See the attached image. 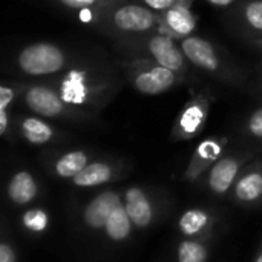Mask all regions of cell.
<instances>
[{
    "label": "cell",
    "mask_w": 262,
    "mask_h": 262,
    "mask_svg": "<svg viewBox=\"0 0 262 262\" xmlns=\"http://www.w3.org/2000/svg\"><path fill=\"white\" fill-rule=\"evenodd\" d=\"M123 203L135 227L147 229L154 223L155 218L154 204L141 187H129L123 195Z\"/></svg>",
    "instance_id": "14"
},
{
    "label": "cell",
    "mask_w": 262,
    "mask_h": 262,
    "mask_svg": "<svg viewBox=\"0 0 262 262\" xmlns=\"http://www.w3.org/2000/svg\"><path fill=\"white\" fill-rule=\"evenodd\" d=\"M227 146V138L221 137H213L203 140L196 149L192 154L190 163L184 172V180L186 181H196L212 169V166L223 158V152Z\"/></svg>",
    "instance_id": "10"
},
{
    "label": "cell",
    "mask_w": 262,
    "mask_h": 262,
    "mask_svg": "<svg viewBox=\"0 0 262 262\" xmlns=\"http://www.w3.org/2000/svg\"><path fill=\"white\" fill-rule=\"evenodd\" d=\"M178 227L186 238L204 239L213 229V216L203 209H189L180 216Z\"/></svg>",
    "instance_id": "17"
},
{
    "label": "cell",
    "mask_w": 262,
    "mask_h": 262,
    "mask_svg": "<svg viewBox=\"0 0 262 262\" xmlns=\"http://www.w3.org/2000/svg\"><path fill=\"white\" fill-rule=\"evenodd\" d=\"M58 2L74 9H103L121 3V0H58Z\"/></svg>",
    "instance_id": "25"
},
{
    "label": "cell",
    "mask_w": 262,
    "mask_h": 262,
    "mask_svg": "<svg viewBox=\"0 0 262 262\" xmlns=\"http://www.w3.org/2000/svg\"><path fill=\"white\" fill-rule=\"evenodd\" d=\"M183 77L177 72L147 58L135 60L129 64L130 84L144 95H158L175 88Z\"/></svg>",
    "instance_id": "3"
},
{
    "label": "cell",
    "mask_w": 262,
    "mask_h": 262,
    "mask_svg": "<svg viewBox=\"0 0 262 262\" xmlns=\"http://www.w3.org/2000/svg\"><path fill=\"white\" fill-rule=\"evenodd\" d=\"M18 95V91L9 84H2L0 86V135L5 137L8 134L9 127V107L15 101Z\"/></svg>",
    "instance_id": "22"
},
{
    "label": "cell",
    "mask_w": 262,
    "mask_h": 262,
    "mask_svg": "<svg viewBox=\"0 0 262 262\" xmlns=\"http://www.w3.org/2000/svg\"><path fill=\"white\" fill-rule=\"evenodd\" d=\"M247 132L256 138V140H262V107H258L247 121Z\"/></svg>",
    "instance_id": "26"
},
{
    "label": "cell",
    "mask_w": 262,
    "mask_h": 262,
    "mask_svg": "<svg viewBox=\"0 0 262 262\" xmlns=\"http://www.w3.org/2000/svg\"><path fill=\"white\" fill-rule=\"evenodd\" d=\"M91 157L84 150H71L60 155L54 163V173L60 178H75L88 164Z\"/></svg>",
    "instance_id": "19"
},
{
    "label": "cell",
    "mask_w": 262,
    "mask_h": 262,
    "mask_svg": "<svg viewBox=\"0 0 262 262\" xmlns=\"http://www.w3.org/2000/svg\"><path fill=\"white\" fill-rule=\"evenodd\" d=\"M123 203V196L115 190H104L95 195L83 209V223L91 230H103L112 212Z\"/></svg>",
    "instance_id": "12"
},
{
    "label": "cell",
    "mask_w": 262,
    "mask_h": 262,
    "mask_svg": "<svg viewBox=\"0 0 262 262\" xmlns=\"http://www.w3.org/2000/svg\"><path fill=\"white\" fill-rule=\"evenodd\" d=\"M250 154H244V155H227L223 157L221 160H218L212 169L207 172V178H206V184L209 187V190L215 195H226L227 192H230L239 177V173L243 172L244 164L247 163V160L250 158Z\"/></svg>",
    "instance_id": "9"
},
{
    "label": "cell",
    "mask_w": 262,
    "mask_h": 262,
    "mask_svg": "<svg viewBox=\"0 0 262 262\" xmlns=\"http://www.w3.org/2000/svg\"><path fill=\"white\" fill-rule=\"evenodd\" d=\"M21 224L31 233H43L49 227V215L43 209H31L23 213Z\"/></svg>",
    "instance_id": "23"
},
{
    "label": "cell",
    "mask_w": 262,
    "mask_h": 262,
    "mask_svg": "<svg viewBox=\"0 0 262 262\" xmlns=\"http://www.w3.org/2000/svg\"><path fill=\"white\" fill-rule=\"evenodd\" d=\"M26 107L43 118L77 117V114L64 103L54 84H31L21 94Z\"/></svg>",
    "instance_id": "6"
},
{
    "label": "cell",
    "mask_w": 262,
    "mask_h": 262,
    "mask_svg": "<svg viewBox=\"0 0 262 262\" xmlns=\"http://www.w3.org/2000/svg\"><path fill=\"white\" fill-rule=\"evenodd\" d=\"M134 227L135 226L132 224V221H130V218H129V215H127V212L124 209V203H121L112 212V215L109 216V220H107L103 232H104V235L111 241H114V243H123V241H126L130 236Z\"/></svg>",
    "instance_id": "20"
},
{
    "label": "cell",
    "mask_w": 262,
    "mask_h": 262,
    "mask_svg": "<svg viewBox=\"0 0 262 262\" xmlns=\"http://www.w3.org/2000/svg\"><path fill=\"white\" fill-rule=\"evenodd\" d=\"M64 103L77 114H86L103 107L114 95L112 75L98 66H75L54 84Z\"/></svg>",
    "instance_id": "1"
},
{
    "label": "cell",
    "mask_w": 262,
    "mask_h": 262,
    "mask_svg": "<svg viewBox=\"0 0 262 262\" xmlns=\"http://www.w3.org/2000/svg\"><path fill=\"white\" fill-rule=\"evenodd\" d=\"M180 46L187 61L198 69L220 77H224L227 74V64L224 63L218 49L209 40L198 35H189L180 40Z\"/></svg>",
    "instance_id": "7"
},
{
    "label": "cell",
    "mask_w": 262,
    "mask_h": 262,
    "mask_svg": "<svg viewBox=\"0 0 262 262\" xmlns=\"http://www.w3.org/2000/svg\"><path fill=\"white\" fill-rule=\"evenodd\" d=\"M18 130L20 135L31 144L41 146L46 143H51L55 138V130L54 127L41 120L40 117H25L18 123Z\"/></svg>",
    "instance_id": "18"
},
{
    "label": "cell",
    "mask_w": 262,
    "mask_h": 262,
    "mask_svg": "<svg viewBox=\"0 0 262 262\" xmlns=\"http://www.w3.org/2000/svg\"><path fill=\"white\" fill-rule=\"evenodd\" d=\"M209 3H212V5H215V6H230V5H233L236 0H207Z\"/></svg>",
    "instance_id": "29"
},
{
    "label": "cell",
    "mask_w": 262,
    "mask_h": 262,
    "mask_svg": "<svg viewBox=\"0 0 262 262\" xmlns=\"http://www.w3.org/2000/svg\"><path fill=\"white\" fill-rule=\"evenodd\" d=\"M190 2L192 0H183L160 14L161 32L177 40H183L189 35H193V31L196 28V17L190 9Z\"/></svg>",
    "instance_id": "11"
},
{
    "label": "cell",
    "mask_w": 262,
    "mask_h": 262,
    "mask_svg": "<svg viewBox=\"0 0 262 262\" xmlns=\"http://www.w3.org/2000/svg\"><path fill=\"white\" fill-rule=\"evenodd\" d=\"M209 112H210V100L203 94L193 97L183 107V111L172 129V137L175 140L195 138L206 126Z\"/></svg>",
    "instance_id": "8"
},
{
    "label": "cell",
    "mask_w": 262,
    "mask_h": 262,
    "mask_svg": "<svg viewBox=\"0 0 262 262\" xmlns=\"http://www.w3.org/2000/svg\"><path fill=\"white\" fill-rule=\"evenodd\" d=\"M15 63L23 75L45 77L63 71L68 64V55L54 43L38 41L21 48Z\"/></svg>",
    "instance_id": "2"
},
{
    "label": "cell",
    "mask_w": 262,
    "mask_h": 262,
    "mask_svg": "<svg viewBox=\"0 0 262 262\" xmlns=\"http://www.w3.org/2000/svg\"><path fill=\"white\" fill-rule=\"evenodd\" d=\"M137 52H143L147 55V60H152L173 72L180 77H184L187 71V58L180 45H177L175 38L164 32H154L149 37L140 38L135 45Z\"/></svg>",
    "instance_id": "4"
},
{
    "label": "cell",
    "mask_w": 262,
    "mask_h": 262,
    "mask_svg": "<svg viewBox=\"0 0 262 262\" xmlns=\"http://www.w3.org/2000/svg\"><path fill=\"white\" fill-rule=\"evenodd\" d=\"M261 45H262V40H261Z\"/></svg>",
    "instance_id": "31"
},
{
    "label": "cell",
    "mask_w": 262,
    "mask_h": 262,
    "mask_svg": "<svg viewBox=\"0 0 262 262\" xmlns=\"http://www.w3.org/2000/svg\"><path fill=\"white\" fill-rule=\"evenodd\" d=\"M232 198L244 206L259 204L262 201V163L256 161L239 173L233 190Z\"/></svg>",
    "instance_id": "13"
},
{
    "label": "cell",
    "mask_w": 262,
    "mask_h": 262,
    "mask_svg": "<svg viewBox=\"0 0 262 262\" xmlns=\"http://www.w3.org/2000/svg\"><path fill=\"white\" fill-rule=\"evenodd\" d=\"M117 177V169L114 164L107 161H94L89 163L75 178H72V184L80 189H92L111 183Z\"/></svg>",
    "instance_id": "16"
},
{
    "label": "cell",
    "mask_w": 262,
    "mask_h": 262,
    "mask_svg": "<svg viewBox=\"0 0 262 262\" xmlns=\"http://www.w3.org/2000/svg\"><path fill=\"white\" fill-rule=\"evenodd\" d=\"M0 262H15L14 247L8 241H3L0 244Z\"/></svg>",
    "instance_id": "28"
},
{
    "label": "cell",
    "mask_w": 262,
    "mask_h": 262,
    "mask_svg": "<svg viewBox=\"0 0 262 262\" xmlns=\"http://www.w3.org/2000/svg\"><path fill=\"white\" fill-rule=\"evenodd\" d=\"M6 192L11 203L17 206H28L38 195V184L28 170H18L9 178Z\"/></svg>",
    "instance_id": "15"
},
{
    "label": "cell",
    "mask_w": 262,
    "mask_h": 262,
    "mask_svg": "<svg viewBox=\"0 0 262 262\" xmlns=\"http://www.w3.org/2000/svg\"><path fill=\"white\" fill-rule=\"evenodd\" d=\"M178 262H207L209 249L201 238H186L178 246Z\"/></svg>",
    "instance_id": "21"
},
{
    "label": "cell",
    "mask_w": 262,
    "mask_h": 262,
    "mask_svg": "<svg viewBox=\"0 0 262 262\" xmlns=\"http://www.w3.org/2000/svg\"><path fill=\"white\" fill-rule=\"evenodd\" d=\"M253 262H262V247L259 249V252H258V255H256V258H255Z\"/></svg>",
    "instance_id": "30"
},
{
    "label": "cell",
    "mask_w": 262,
    "mask_h": 262,
    "mask_svg": "<svg viewBox=\"0 0 262 262\" xmlns=\"http://www.w3.org/2000/svg\"><path fill=\"white\" fill-rule=\"evenodd\" d=\"M104 21L120 32L146 34L160 25V12L143 5L118 3L104 15Z\"/></svg>",
    "instance_id": "5"
},
{
    "label": "cell",
    "mask_w": 262,
    "mask_h": 262,
    "mask_svg": "<svg viewBox=\"0 0 262 262\" xmlns=\"http://www.w3.org/2000/svg\"><path fill=\"white\" fill-rule=\"evenodd\" d=\"M144 3V6L150 8L155 12H164L167 9H170L172 6H175L177 3L183 2V0H141Z\"/></svg>",
    "instance_id": "27"
},
{
    "label": "cell",
    "mask_w": 262,
    "mask_h": 262,
    "mask_svg": "<svg viewBox=\"0 0 262 262\" xmlns=\"http://www.w3.org/2000/svg\"><path fill=\"white\" fill-rule=\"evenodd\" d=\"M243 18L249 28L262 32V0H252L243 8Z\"/></svg>",
    "instance_id": "24"
}]
</instances>
